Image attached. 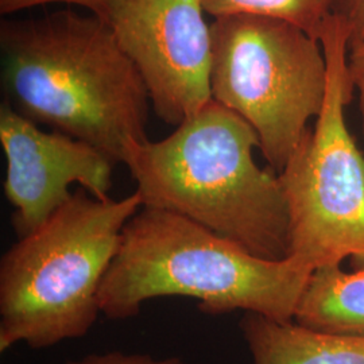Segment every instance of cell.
<instances>
[{
  "label": "cell",
  "instance_id": "1",
  "mask_svg": "<svg viewBox=\"0 0 364 364\" xmlns=\"http://www.w3.org/2000/svg\"><path fill=\"white\" fill-rule=\"evenodd\" d=\"M1 85L9 105L37 124L92 144L115 162L142 142L144 78L102 18L60 10L0 23Z\"/></svg>",
  "mask_w": 364,
  "mask_h": 364
},
{
  "label": "cell",
  "instance_id": "2",
  "mask_svg": "<svg viewBox=\"0 0 364 364\" xmlns=\"http://www.w3.org/2000/svg\"><path fill=\"white\" fill-rule=\"evenodd\" d=\"M257 131L210 100L168 138L131 141L123 153L142 207L181 215L264 259L290 254L278 174L254 159Z\"/></svg>",
  "mask_w": 364,
  "mask_h": 364
},
{
  "label": "cell",
  "instance_id": "3",
  "mask_svg": "<svg viewBox=\"0 0 364 364\" xmlns=\"http://www.w3.org/2000/svg\"><path fill=\"white\" fill-rule=\"evenodd\" d=\"M312 273L291 257L259 258L181 215L142 207L122 231L99 306L105 317L126 320L146 301L181 296L209 314L243 311L291 321Z\"/></svg>",
  "mask_w": 364,
  "mask_h": 364
},
{
  "label": "cell",
  "instance_id": "4",
  "mask_svg": "<svg viewBox=\"0 0 364 364\" xmlns=\"http://www.w3.org/2000/svg\"><path fill=\"white\" fill-rule=\"evenodd\" d=\"M141 208L136 191L120 200L77 191L19 236L0 260V351L19 343L48 348L90 332L122 231Z\"/></svg>",
  "mask_w": 364,
  "mask_h": 364
},
{
  "label": "cell",
  "instance_id": "5",
  "mask_svg": "<svg viewBox=\"0 0 364 364\" xmlns=\"http://www.w3.org/2000/svg\"><path fill=\"white\" fill-rule=\"evenodd\" d=\"M350 39L344 15H331L318 38L328 70L324 105L278 174L290 223L289 257L312 272L364 258V156L346 122L355 91Z\"/></svg>",
  "mask_w": 364,
  "mask_h": 364
},
{
  "label": "cell",
  "instance_id": "6",
  "mask_svg": "<svg viewBox=\"0 0 364 364\" xmlns=\"http://www.w3.org/2000/svg\"><path fill=\"white\" fill-rule=\"evenodd\" d=\"M212 100L257 131L278 174L318 117L326 99L321 42L289 22L252 14L213 18Z\"/></svg>",
  "mask_w": 364,
  "mask_h": 364
},
{
  "label": "cell",
  "instance_id": "7",
  "mask_svg": "<svg viewBox=\"0 0 364 364\" xmlns=\"http://www.w3.org/2000/svg\"><path fill=\"white\" fill-rule=\"evenodd\" d=\"M203 0H109L108 25L159 119L178 127L212 100V33Z\"/></svg>",
  "mask_w": 364,
  "mask_h": 364
},
{
  "label": "cell",
  "instance_id": "8",
  "mask_svg": "<svg viewBox=\"0 0 364 364\" xmlns=\"http://www.w3.org/2000/svg\"><path fill=\"white\" fill-rule=\"evenodd\" d=\"M0 144L7 162L4 195L15 208L19 236L34 231L64 205L73 195L72 183L96 198H109L117 164L111 156L63 132L41 130L7 102L0 105Z\"/></svg>",
  "mask_w": 364,
  "mask_h": 364
},
{
  "label": "cell",
  "instance_id": "9",
  "mask_svg": "<svg viewBox=\"0 0 364 364\" xmlns=\"http://www.w3.org/2000/svg\"><path fill=\"white\" fill-rule=\"evenodd\" d=\"M240 329L254 364H364V338L316 332L252 312L245 313Z\"/></svg>",
  "mask_w": 364,
  "mask_h": 364
},
{
  "label": "cell",
  "instance_id": "10",
  "mask_svg": "<svg viewBox=\"0 0 364 364\" xmlns=\"http://www.w3.org/2000/svg\"><path fill=\"white\" fill-rule=\"evenodd\" d=\"M352 260V273L340 264L313 272L293 321L316 332L364 338V258Z\"/></svg>",
  "mask_w": 364,
  "mask_h": 364
},
{
  "label": "cell",
  "instance_id": "11",
  "mask_svg": "<svg viewBox=\"0 0 364 364\" xmlns=\"http://www.w3.org/2000/svg\"><path fill=\"white\" fill-rule=\"evenodd\" d=\"M341 0H203L212 18L232 14H252L289 22L320 38L331 15L338 13Z\"/></svg>",
  "mask_w": 364,
  "mask_h": 364
},
{
  "label": "cell",
  "instance_id": "12",
  "mask_svg": "<svg viewBox=\"0 0 364 364\" xmlns=\"http://www.w3.org/2000/svg\"><path fill=\"white\" fill-rule=\"evenodd\" d=\"M53 3H64V4H73V6L82 7L88 13L102 18L108 23L109 0H0V14L7 16V15L19 13L33 7L53 4Z\"/></svg>",
  "mask_w": 364,
  "mask_h": 364
},
{
  "label": "cell",
  "instance_id": "13",
  "mask_svg": "<svg viewBox=\"0 0 364 364\" xmlns=\"http://www.w3.org/2000/svg\"><path fill=\"white\" fill-rule=\"evenodd\" d=\"M68 364H185L180 358L154 359L149 355L141 353H124L112 351L105 353H91L82 359L72 360Z\"/></svg>",
  "mask_w": 364,
  "mask_h": 364
},
{
  "label": "cell",
  "instance_id": "14",
  "mask_svg": "<svg viewBox=\"0 0 364 364\" xmlns=\"http://www.w3.org/2000/svg\"><path fill=\"white\" fill-rule=\"evenodd\" d=\"M348 75L351 78L353 90L359 92L364 134V39L356 42V43H352L350 46Z\"/></svg>",
  "mask_w": 364,
  "mask_h": 364
},
{
  "label": "cell",
  "instance_id": "15",
  "mask_svg": "<svg viewBox=\"0 0 364 364\" xmlns=\"http://www.w3.org/2000/svg\"><path fill=\"white\" fill-rule=\"evenodd\" d=\"M338 13L344 15L350 27V46L364 39V0H341Z\"/></svg>",
  "mask_w": 364,
  "mask_h": 364
}]
</instances>
